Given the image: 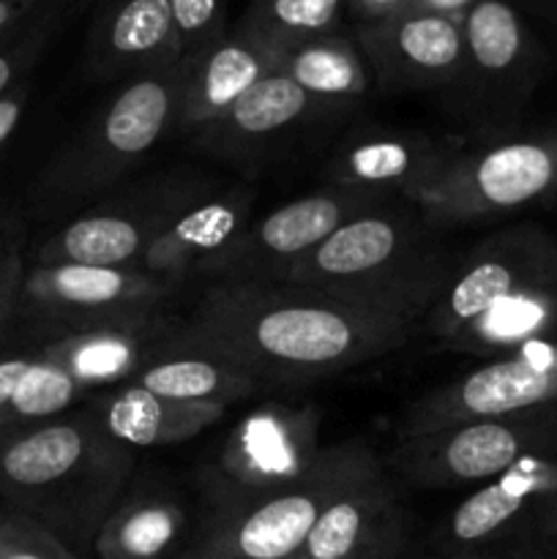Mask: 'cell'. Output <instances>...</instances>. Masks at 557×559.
I'll use <instances>...</instances> for the list:
<instances>
[{
	"label": "cell",
	"mask_w": 557,
	"mask_h": 559,
	"mask_svg": "<svg viewBox=\"0 0 557 559\" xmlns=\"http://www.w3.org/2000/svg\"><path fill=\"white\" fill-rule=\"evenodd\" d=\"M227 3L229 0H169L183 58H191L227 33Z\"/></svg>",
	"instance_id": "1f68e13d"
},
{
	"label": "cell",
	"mask_w": 557,
	"mask_h": 559,
	"mask_svg": "<svg viewBox=\"0 0 557 559\" xmlns=\"http://www.w3.org/2000/svg\"><path fill=\"white\" fill-rule=\"evenodd\" d=\"M478 0H415V9L424 11H437V14L453 16V20H462L467 14V9Z\"/></svg>",
	"instance_id": "f35d334b"
},
{
	"label": "cell",
	"mask_w": 557,
	"mask_h": 559,
	"mask_svg": "<svg viewBox=\"0 0 557 559\" xmlns=\"http://www.w3.org/2000/svg\"><path fill=\"white\" fill-rule=\"evenodd\" d=\"M254 194L235 189L227 194L197 197L147 249L140 271L167 282L186 284L189 278H208L224 251L249 227Z\"/></svg>",
	"instance_id": "603a6c76"
},
{
	"label": "cell",
	"mask_w": 557,
	"mask_h": 559,
	"mask_svg": "<svg viewBox=\"0 0 557 559\" xmlns=\"http://www.w3.org/2000/svg\"><path fill=\"white\" fill-rule=\"evenodd\" d=\"M415 9V0H347V11L358 16V25L386 16L402 14V11Z\"/></svg>",
	"instance_id": "8d00e7d4"
},
{
	"label": "cell",
	"mask_w": 557,
	"mask_h": 559,
	"mask_svg": "<svg viewBox=\"0 0 557 559\" xmlns=\"http://www.w3.org/2000/svg\"><path fill=\"white\" fill-rule=\"evenodd\" d=\"M377 87L391 93L451 91L462 74V20L437 11L410 9L355 31Z\"/></svg>",
	"instance_id": "2e32d148"
},
{
	"label": "cell",
	"mask_w": 557,
	"mask_h": 559,
	"mask_svg": "<svg viewBox=\"0 0 557 559\" xmlns=\"http://www.w3.org/2000/svg\"><path fill=\"white\" fill-rule=\"evenodd\" d=\"M377 456L360 440L322 448L315 467L295 484L249 500L208 506L191 551L233 559H293L328 502Z\"/></svg>",
	"instance_id": "5b68a950"
},
{
	"label": "cell",
	"mask_w": 557,
	"mask_h": 559,
	"mask_svg": "<svg viewBox=\"0 0 557 559\" xmlns=\"http://www.w3.org/2000/svg\"><path fill=\"white\" fill-rule=\"evenodd\" d=\"M413 328L287 282H211L175 344L213 355L262 388L306 385L396 353Z\"/></svg>",
	"instance_id": "6da1fadb"
},
{
	"label": "cell",
	"mask_w": 557,
	"mask_h": 559,
	"mask_svg": "<svg viewBox=\"0 0 557 559\" xmlns=\"http://www.w3.org/2000/svg\"><path fill=\"white\" fill-rule=\"evenodd\" d=\"M328 104L300 91L289 76L273 69L246 91L216 123L197 131V145L222 158H257L298 134L309 120L320 118Z\"/></svg>",
	"instance_id": "7402d4cb"
},
{
	"label": "cell",
	"mask_w": 557,
	"mask_h": 559,
	"mask_svg": "<svg viewBox=\"0 0 557 559\" xmlns=\"http://www.w3.org/2000/svg\"><path fill=\"white\" fill-rule=\"evenodd\" d=\"M85 407L96 415L98 424L115 440L129 445L131 451L194 440L227 413V407H216V404L175 402L131 382L93 393Z\"/></svg>",
	"instance_id": "cb8c5ba5"
},
{
	"label": "cell",
	"mask_w": 557,
	"mask_h": 559,
	"mask_svg": "<svg viewBox=\"0 0 557 559\" xmlns=\"http://www.w3.org/2000/svg\"><path fill=\"white\" fill-rule=\"evenodd\" d=\"M276 71L295 82L304 93L328 107L366 96L375 85L371 69L358 41L344 33L311 38L276 58Z\"/></svg>",
	"instance_id": "4316f807"
},
{
	"label": "cell",
	"mask_w": 557,
	"mask_h": 559,
	"mask_svg": "<svg viewBox=\"0 0 557 559\" xmlns=\"http://www.w3.org/2000/svg\"><path fill=\"white\" fill-rule=\"evenodd\" d=\"M457 156L453 147L424 134H364L328 158L325 178L328 186L413 202L442 178Z\"/></svg>",
	"instance_id": "ffe728a7"
},
{
	"label": "cell",
	"mask_w": 557,
	"mask_h": 559,
	"mask_svg": "<svg viewBox=\"0 0 557 559\" xmlns=\"http://www.w3.org/2000/svg\"><path fill=\"white\" fill-rule=\"evenodd\" d=\"M0 559H80L36 522L11 513L0 530Z\"/></svg>",
	"instance_id": "836d02e7"
},
{
	"label": "cell",
	"mask_w": 557,
	"mask_h": 559,
	"mask_svg": "<svg viewBox=\"0 0 557 559\" xmlns=\"http://www.w3.org/2000/svg\"><path fill=\"white\" fill-rule=\"evenodd\" d=\"M549 207H557V197H555V200H552V205Z\"/></svg>",
	"instance_id": "ee69618b"
},
{
	"label": "cell",
	"mask_w": 557,
	"mask_h": 559,
	"mask_svg": "<svg viewBox=\"0 0 557 559\" xmlns=\"http://www.w3.org/2000/svg\"><path fill=\"white\" fill-rule=\"evenodd\" d=\"M178 91L180 63L123 80L44 169L36 189L38 205L63 211L118 186L175 129Z\"/></svg>",
	"instance_id": "277c9868"
},
{
	"label": "cell",
	"mask_w": 557,
	"mask_h": 559,
	"mask_svg": "<svg viewBox=\"0 0 557 559\" xmlns=\"http://www.w3.org/2000/svg\"><path fill=\"white\" fill-rule=\"evenodd\" d=\"M180 559H233V557H222V555H202V551H189Z\"/></svg>",
	"instance_id": "60d3db41"
},
{
	"label": "cell",
	"mask_w": 557,
	"mask_h": 559,
	"mask_svg": "<svg viewBox=\"0 0 557 559\" xmlns=\"http://www.w3.org/2000/svg\"><path fill=\"white\" fill-rule=\"evenodd\" d=\"M407 544L404 502L375 462L328 502L293 559H402Z\"/></svg>",
	"instance_id": "e0dca14e"
},
{
	"label": "cell",
	"mask_w": 557,
	"mask_h": 559,
	"mask_svg": "<svg viewBox=\"0 0 557 559\" xmlns=\"http://www.w3.org/2000/svg\"><path fill=\"white\" fill-rule=\"evenodd\" d=\"M189 180H156L134 194L82 211L74 222L36 246L38 265L140 267L153 240L197 200Z\"/></svg>",
	"instance_id": "7c38bea8"
},
{
	"label": "cell",
	"mask_w": 557,
	"mask_h": 559,
	"mask_svg": "<svg viewBox=\"0 0 557 559\" xmlns=\"http://www.w3.org/2000/svg\"><path fill=\"white\" fill-rule=\"evenodd\" d=\"M49 3L52 0H0V38L31 22Z\"/></svg>",
	"instance_id": "d590c367"
},
{
	"label": "cell",
	"mask_w": 557,
	"mask_h": 559,
	"mask_svg": "<svg viewBox=\"0 0 557 559\" xmlns=\"http://www.w3.org/2000/svg\"><path fill=\"white\" fill-rule=\"evenodd\" d=\"M87 399L91 396L74 377L66 374L58 364H52V360L38 353L31 369L25 371V377L16 385L11 402L0 413V431L60 418V415L82 407Z\"/></svg>",
	"instance_id": "f546056e"
},
{
	"label": "cell",
	"mask_w": 557,
	"mask_h": 559,
	"mask_svg": "<svg viewBox=\"0 0 557 559\" xmlns=\"http://www.w3.org/2000/svg\"><path fill=\"white\" fill-rule=\"evenodd\" d=\"M276 69V55L244 31H227L191 58L180 60L175 131L197 134L216 123L246 91Z\"/></svg>",
	"instance_id": "44dd1931"
},
{
	"label": "cell",
	"mask_w": 557,
	"mask_h": 559,
	"mask_svg": "<svg viewBox=\"0 0 557 559\" xmlns=\"http://www.w3.org/2000/svg\"><path fill=\"white\" fill-rule=\"evenodd\" d=\"M129 382L158 396L175 399V402L216 404V407H229L262 391L260 382L240 371L238 366L197 353V349L178 347V344H173L167 355L137 371Z\"/></svg>",
	"instance_id": "d4e9b609"
},
{
	"label": "cell",
	"mask_w": 557,
	"mask_h": 559,
	"mask_svg": "<svg viewBox=\"0 0 557 559\" xmlns=\"http://www.w3.org/2000/svg\"><path fill=\"white\" fill-rule=\"evenodd\" d=\"M183 60L169 0H102L87 31L93 80H131Z\"/></svg>",
	"instance_id": "d6986e66"
},
{
	"label": "cell",
	"mask_w": 557,
	"mask_h": 559,
	"mask_svg": "<svg viewBox=\"0 0 557 559\" xmlns=\"http://www.w3.org/2000/svg\"><path fill=\"white\" fill-rule=\"evenodd\" d=\"M9 516H11V511L5 506H0V530H3V524L9 522Z\"/></svg>",
	"instance_id": "b9f144b4"
},
{
	"label": "cell",
	"mask_w": 557,
	"mask_h": 559,
	"mask_svg": "<svg viewBox=\"0 0 557 559\" xmlns=\"http://www.w3.org/2000/svg\"><path fill=\"white\" fill-rule=\"evenodd\" d=\"M180 320L169 314L134 322L87 328V331L47 333L38 338V353L74 377L87 396L129 382L137 371L167 355L175 344Z\"/></svg>",
	"instance_id": "ac0fdd59"
},
{
	"label": "cell",
	"mask_w": 557,
	"mask_h": 559,
	"mask_svg": "<svg viewBox=\"0 0 557 559\" xmlns=\"http://www.w3.org/2000/svg\"><path fill=\"white\" fill-rule=\"evenodd\" d=\"M71 3L74 0H52L31 22H25L14 33L0 38V96L9 93L14 85H20V82H25L22 76L36 63V58L47 47L55 27L60 25V20H63L66 9H71Z\"/></svg>",
	"instance_id": "4dcf8cb0"
},
{
	"label": "cell",
	"mask_w": 557,
	"mask_h": 559,
	"mask_svg": "<svg viewBox=\"0 0 557 559\" xmlns=\"http://www.w3.org/2000/svg\"><path fill=\"white\" fill-rule=\"evenodd\" d=\"M557 491V456H533L486 480L437 527V555H473L538 540V519Z\"/></svg>",
	"instance_id": "9a60e30c"
},
{
	"label": "cell",
	"mask_w": 557,
	"mask_h": 559,
	"mask_svg": "<svg viewBox=\"0 0 557 559\" xmlns=\"http://www.w3.org/2000/svg\"><path fill=\"white\" fill-rule=\"evenodd\" d=\"M186 530V511L169 495H137L120 500L98 530V559H164Z\"/></svg>",
	"instance_id": "83f0119b"
},
{
	"label": "cell",
	"mask_w": 557,
	"mask_h": 559,
	"mask_svg": "<svg viewBox=\"0 0 557 559\" xmlns=\"http://www.w3.org/2000/svg\"><path fill=\"white\" fill-rule=\"evenodd\" d=\"M533 544H538V540H533ZM533 544H519V546H508V549H495V551H473V555H437L435 551L429 559H524Z\"/></svg>",
	"instance_id": "74e56055"
},
{
	"label": "cell",
	"mask_w": 557,
	"mask_h": 559,
	"mask_svg": "<svg viewBox=\"0 0 557 559\" xmlns=\"http://www.w3.org/2000/svg\"><path fill=\"white\" fill-rule=\"evenodd\" d=\"M552 9H555V14H557V0H552Z\"/></svg>",
	"instance_id": "7bdbcfd3"
},
{
	"label": "cell",
	"mask_w": 557,
	"mask_h": 559,
	"mask_svg": "<svg viewBox=\"0 0 557 559\" xmlns=\"http://www.w3.org/2000/svg\"><path fill=\"white\" fill-rule=\"evenodd\" d=\"M25 267V233L20 227H3L0 229V342L14 336Z\"/></svg>",
	"instance_id": "d6a6232c"
},
{
	"label": "cell",
	"mask_w": 557,
	"mask_h": 559,
	"mask_svg": "<svg viewBox=\"0 0 557 559\" xmlns=\"http://www.w3.org/2000/svg\"><path fill=\"white\" fill-rule=\"evenodd\" d=\"M27 93H31L27 91V82H20V85H14L9 93L0 96V147L20 129L22 115L27 109Z\"/></svg>",
	"instance_id": "e575fe53"
},
{
	"label": "cell",
	"mask_w": 557,
	"mask_h": 559,
	"mask_svg": "<svg viewBox=\"0 0 557 559\" xmlns=\"http://www.w3.org/2000/svg\"><path fill=\"white\" fill-rule=\"evenodd\" d=\"M552 336H557V284L500 300L453 336L446 349L491 360Z\"/></svg>",
	"instance_id": "484cf974"
},
{
	"label": "cell",
	"mask_w": 557,
	"mask_h": 559,
	"mask_svg": "<svg viewBox=\"0 0 557 559\" xmlns=\"http://www.w3.org/2000/svg\"><path fill=\"white\" fill-rule=\"evenodd\" d=\"M437 229L410 202H391L342 224L293 262L284 282L415 328L448 287L459 260Z\"/></svg>",
	"instance_id": "3957f363"
},
{
	"label": "cell",
	"mask_w": 557,
	"mask_h": 559,
	"mask_svg": "<svg viewBox=\"0 0 557 559\" xmlns=\"http://www.w3.org/2000/svg\"><path fill=\"white\" fill-rule=\"evenodd\" d=\"M391 202L399 200L347 186H328L298 197L268 216L251 218L213 265L208 282H284L289 265L315 251L342 224Z\"/></svg>",
	"instance_id": "4fadbf2b"
},
{
	"label": "cell",
	"mask_w": 557,
	"mask_h": 559,
	"mask_svg": "<svg viewBox=\"0 0 557 559\" xmlns=\"http://www.w3.org/2000/svg\"><path fill=\"white\" fill-rule=\"evenodd\" d=\"M533 456H557V404L399 435L391 464L418 489H451L486 484Z\"/></svg>",
	"instance_id": "52a82bcc"
},
{
	"label": "cell",
	"mask_w": 557,
	"mask_h": 559,
	"mask_svg": "<svg viewBox=\"0 0 557 559\" xmlns=\"http://www.w3.org/2000/svg\"><path fill=\"white\" fill-rule=\"evenodd\" d=\"M538 540H555L557 544V491L546 500L538 519Z\"/></svg>",
	"instance_id": "ab89813d"
},
{
	"label": "cell",
	"mask_w": 557,
	"mask_h": 559,
	"mask_svg": "<svg viewBox=\"0 0 557 559\" xmlns=\"http://www.w3.org/2000/svg\"><path fill=\"white\" fill-rule=\"evenodd\" d=\"M557 404V336L475 366L410 404L399 435H420L467 420Z\"/></svg>",
	"instance_id": "5bb4252c"
},
{
	"label": "cell",
	"mask_w": 557,
	"mask_h": 559,
	"mask_svg": "<svg viewBox=\"0 0 557 559\" xmlns=\"http://www.w3.org/2000/svg\"><path fill=\"white\" fill-rule=\"evenodd\" d=\"M464 63L451 91L467 118L506 126L522 118L546 71V52L508 0H478L462 16Z\"/></svg>",
	"instance_id": "9c48e42d"
},
{
	"label": "cell",
	"mask_w": 557,
	"mask_h": 559,
	"mask_svg": "<svg viewBox=\"0 0 557 559\" xmlns=\"http://www.w3.org/2000/svg\"><path fill=\"white\" fill-rule=\"evenodd\" d=\"M557 197V126L459 153L437 183L410 205L435 227L473 224Z\"/></svg>",
	"instance_id": "8992f818"
},
{
	"label": "cell",
	"mask_w": 557,
	"mask_h": 559,
	"mask_svg": "<svg viewBox=\"0 0 557 559\" xmlns=\"http://www.w3.org/2000/svg\"><path fill=\"white\" fill-rule=\"evenodd\" d=\"M347 0H251L235 27L282 55L311 38L342 33Z\"/></svg>",
	"instance_id": "f1b7e54d"
},
{
	"label": "cell",
	"mask_w": 557,
	"mask_h": 559,
	"mask_svg": "<svg viewBox=\"0 0 557 559\" xmlns=\"http://www.w3.org/2000/svg\"><path fill=\"white\" fill-rule=\"evenodd\" d=\"M320 413L309 404H262L229 429L202 478V502L249 500L304 478L320 459Z\"/></svg>",
	"instance_id": "30bf717a"
},
{
	"label": "cell",
	"mask_w": 557,
	"mask_h": 559,
	"mask_svg": "<svg viewBox=\"0 0 557 559\" xmlns=\"http://www.w3.org/2000/svg\"><path fill=\"white\" fill-rule=\"evenodd\" d=\"M178 287L180 284L153 276L140 267L27 262L14 336L87 331V328L169 314Z\"/></svg>",
	"instance_id": "ba28073f"
},
{
	"label": "cell",
	"mask_w": 557,
	"mask_h": 559,
	"mask_svg": "<svg viewBox=\"0 0 557 559\" xmlns=\"http://www.w3.org/2000/svg\"><path fill=\"white\" fill-rule=\"evenodd\" d=\"M134 451L82 404L60 418L0 431V500L58 538L93 551L98 530L126 497Z\"/></svg>",
	"instance_id": "7a4b0ae2"
},
{
	"label": "cell",
	"mask_w": 557,
	"mask_h": 559,
	"mask_svg": "<svg viewBox=\"0 0 557 559\" xmlns=\"http://www.w3.org/2000/svg\"><path fill=\"white\" fill-rule=\"evenodd\" d=\"M549 284H557L555 238L538 224H513L459 257L448 287L424 317V325L446 347L500 300Z\"/></svg>",
	"instance_id": "8fae6325"
}]
</instances>
